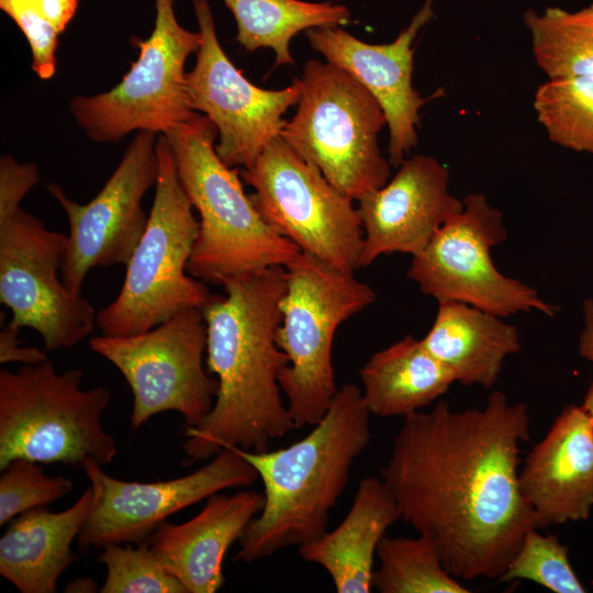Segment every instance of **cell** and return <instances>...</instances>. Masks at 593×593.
Listing matches in <instances>:
<instances>
[{"mask_svg": "<svg viewBox=\"0 0 593 593\" xmlns=\"http://www.w3.org/2000/svg\"><path fill=\"white\" fill-rule=\"evenodd\" d=\"M529 437L527 405L501 391L481 409L455 411L439 401L403 417L382 481L401 521L433 540L457 579L499 580L537 528L518 479Z\"/></svg>", "mask_w": 593, "mask_h": 593, "instance_id": "cell-1", "label": "cell"}, {"mask_svg": "<svg viewBox=\"0 0 593 593\" xmlns=\"http://www.w3.org/2000/svg\"><path fill=\"white\" fill-rule=\"evenodd\" d=\"M286 286L280 266L237 276L223 282L225 294H214L202 310L205 362L219 390L210 413L184 432V466L231 447L265 451L294 429L279 385L288 358L276 339Z\"/></svg>", "mask_w": 593, "mask_h": 593, "instance_id": "cell-2", "label": "cell"}, {"mask_svg": "<svg viewBox=\"0 0 593 593\" xmlns=\"http://www.w3.org/2000/svg\"><path fill=\"white\" fill-rule=\"evenodd\" d=\"M370 413L361 389L346 383L313 429L276 450L234 447L258 472L264 506L238 540L234 560L246 563L307 544L327 530L329 512L370 440Z\"/></svg>", "mask_w": 593, "mask_h": 593, "instance_id": "cell-3", "label": "cell"}, {"mask_svg": "<svg viewBox=\"0 0 593 593\" xmlns=\"http://www.w3.org/2000/svg\"><path fill=\"white\" fill-rule=\"evenodd\" d=\"M164 136L179 181L199 214L189 275L222 286L237 276L286 267L301 253L261 217L244 191L239 169L219 157L217 128L208 116L197 113Z\"/></svg>", "mask_w": 593, "mask_h": 593, "instance_id": "cell-4", "label": "cell"}, {"mask_svg": "<svg viewBox=\"0 0 593 593\" xmlns=\"http://www.w3.org/2000/svg\"><path fill=\"white\" fill-rule=\"evenodd\" d=\"M159 175L145 232L126 266L116 298L97 314L105 336L147 332L174 315L203 310L214 294L187 271L199 220L184 192L164 135H158Z\"/></svg>", "mask_w": 593, "mask_h": 593, "instance_id": "cell-5", "label": "cell"}, {"mask_svg": "<svg viewBox=\"0 0 593 593\" xmlns=\"http://www.w3.org/2000/svg\"><path fill=\"white\" fill-rule=\"evenodd\" d=\"M81 369L57 372L53 362L0 371V470L16 458L82 467L110 463L118 454L101 416L111 393L81 389Z\"/></svg>", "mask_w": 593, "mask_h": 593, "instance_id": "cell-6", "label": "cell"}, {"mask_svg": "<svg viewBox=\"0 0 593 593\" xmlns=\"http://www.w3.org/2000/svg\"><path fill=\"white\" fill-rule=\"evenodd\" d=\"M276 339L288 358L279 385L294 429L314 426L338 389L332 347L339 325L376 301L373 289L320 258L301 251L286 267Z\"/></svg>", "mask_w": 593, "mask_h": 593, "instance_id": "cell-7", "label": "cell"}, {"mask_svg": "<svg viewBox=\"0 0 593 593\" xmlns=\"http://www.w3.org/2000/svg\"><path fill=\"white\" fill-rule=\"evenodd\" d=\"M301 83L296 112L280 137L351 200L384 186L391 165L378 144L387 119L377 99L328 61H306Z\"/></svg>", "mask_w": 593, "mask_h": 593, "instance_id": "cell-8", "label": "cell"}, {"mask_svg": "<svg viewBox=\"0 0 593 593\" xmlns=\"http://www.w3.org/2000/svg\"><path fill=\"white\" fill-rule=\"evenodd\" d=\"M154 2L153 31L134 38L139 55L122 80L109 91L70 101L75 121L93 142L116 143L138 131L165 135L198 113L189 105L184 66L198 52L201 33L178 22L175 0Z\"/></svg>", "mask_w": 593, "mask_h": 593, "instance_id": "cell-9", "label": "cell"}, {"mask_svg": "<svg viewBox=\"0 0 593 593\" xmlns=\"http://www.w3.org/2000/svg\"><path fill=\"white\" fill-rule=\"evenodd\" d=\"M239 174L261 217L301 251L344 271L360 268L365 234L354 200L281 137Z\"/></svg>", "mask_w": 593, "mask_h": 593, "instance_id": "cell-10", "label": "cell"}, {"mask_svg": "<svg viewBox=\"0 0 593 593\" xmlns=\"http://www.w3.org/2000/svg\"><path fill=\"white\" fill-rule=\"evenodd\" d=\"M89 346L110 361L130 385L133 430L169 411L181 414L187 427H194L214 405L219 382L203 366L206 325L202 310L182 311L135 335L93 336Z\"/></svg>", "mask_w": 593, "mask_h": 593, "instance_id": "cell-11", "label": "cell"}, {"mask_svg": "<svg viewBox=\"0 0 593 593\" xmlns=\"http://www.w3.org/2000/svg\"><path fill=\"white\" fill-rule=\"evenodd\" d=\"M462 202V211L412 256L407 277L438 303H466L500 317L530 311L555 316L557 305L495 267L491 250L507 237L502 212L482 193Z\"/></svg>", "mask_w": 593, "mask_h": 593, "instance_id": "cell-12", "label": "cell"}, {"mask_svg": "<svg viewBox=\"0 0 593 593\" xmlns=\"http://www.w3.org/2000/svg\"><path fill=\"white\" fill-rule=\"evenodd\" d=\"M67 235L22 208L0 221V301L16 329L36 331L46 351L67 349L97 324L92 304L63 281Z\"/></svg>", "mask_w": 593, "mask_h": 593, "instance_id": "cell-13", "label": "cell"}, {"mask_svg": "<svg viewBox=\"0 0 593 593\" xmlns=\"http://www.w3.org/2000/svg\"><path fill=\"white\" fill-rule=\"evenodd\" d=\"M202 42L186 89L191 110L217 128L219 157L232 168H247L280 134L283 114L301 97V79L280 90L255 86L230 60L220 44L208 0H192Z\"/></svg>", "mask_w": 593, "mask_h": 593, "instance_id": "cell-14", "label": "cell"}, {"mask_svg": "<svg viewBox=\"0 0 593 593\" xmlns=\"http://www.w3.org/2000/svg\"><path fill=\"white\" fill-rule=\"evenodd\" d=\"M157 139L153 132H136L110 178L88 203L74 201L58 183L46 186L69 224L60 276L72 292L81 293L90 270L128 262L148 222L142 200L159 175Z\"/></svg>", "mask_w": 593, "mask_h": 593, "instance_id": "cell-15", "label": "cell"}, {"mask_svg": "<svg viewBox=\"0 0 593 593\" xmlns=\"http://www.w3.org/2000/svg\"><path fill=\"white\" fill-rule=\"evenodd\" d=\"M101 466L92 458L82 466L94 501L78 536L81 550L148 541L170 515L223 490L248 486L259 478L234 447L220 450L200 469L166 481H124L109 475Z\"/></svg>", "mask_w": 593, "mask_h": 593, "instance_id": "cell-16", "label": "cell"}, {"mask_svg": "<svg viewBox=\"0 0 593 593\" xmlns=\"http://www.w3.org/2000/svg\"><path fill=\"white\" fill-rule=\"evenodd\" d=\"M425 0L409 26L388 44H369L338 26L306 31L312 48L356 78L379 102L389 128V163L398 168L417 144L419 109L428 102L413 87L414 48L421 29L433 18Z\"/></svg>", "mask_w": 593, "mask_h": 593, "instance_id": "cell-17", "label": "cell"}, {"mask_svg": "<svg viewBox=\"0 0 593 593\" xmlns=\"http://www.w3.org/2000/svg\"><path fill=\"white\" fill-rule=\"evenodd\" d=\"M396 174L358 200L365 245L360 267L381 255L422 251L463 208L449 190V170L428 155L404 158Z\"/></svg>", "mask_w": 593, "mask_h": 593, "instance_id": "cell-18", "label": "cell"}, {"mask_svg": "<svg viewBox=\"0 0 593 593\" xmlns=\"http://www.w3.org/2000/svg\"><path fill=\"white\" fill-rule=\"evenodd\" d=\"M537 528L589 519L593 508V424L569 404L528 454L518 474Z\"/></svg>", "mask_w": 593, "mask_h": 593, "instance_id": "cell-19", "label": "cell"}, {"mask_svg": "<svg viewBox=\"0 0 593 593\" xmlns=\"http://www.w3.org/2000/svg\"><path fill=\"white\" fill-rule=\"evenodd\" d=\"M264 501V493L249 490L214 493L191 519L161 523L149 537V546L188 593H214L224 584L223 561L228 548L260 513Z\"/></svg>", "mask_w": 593, "mask_h": 593, "instance_id": "cell-20", "label": "cell"}, {"mask_svg": "<svg viewBox=\"0 0 593 593\" xmlns=\"http://www.w3.org/2000/svg\"><path fill=\"white\" fill-rule=\"evenodd\" d=\"M89 485L65 511L46 506L24 512L0 538V574L22 593H54L66 569L76 560L71 551L93 505Z\"/></svg>", "mask_w": 593, "mask_h": 593, "instance_id": "cell-21", "label": "cell"}, {"mask_svg": "<svg viewBox=\"0 0 593 593\" xmlns=\"http://www.w3.org/2000/svg\"><path fill=\"white\" fill-rule=\"evenodd\" d=\"M401 519L396 501L377 478L360 480L353 504L331 532L299 547L306 562L322 567L338 593H369L379 541Z\"/></svg>", "mask_w": 593, "mask_h": 593, "instance_id": "cell-22", "label": "cell"}, {"mask_svg": "<svg viewBox=\"0 0 593 593\" xmlns=\"http://www.w3.org/2000/svg\"><path fill=\"white\" fill-rule=\"evenodd\" d=\"M422 340L455 382L485 389L496 383L505 359L521 349L514 325L460 302L438 303L434 323Z\"/></svg>", "mask_w": 593, "mask_h": 593, "instance_id": "cell-23", "label": "cell"}, {"mask_svg": "<svg viewBox=\"0 0 593 593\" xmlns=\"http://www.w3.org/2000/svg\"><path fill=\"white\" fill-rule=\"evenodd\" d=\"M359 373L363 402L379 417L415 413L455 383L452 373L412 335L374 353Z\"/></svg>", "mask_w": 593, "mask_h": 593, "instance_id": "cell-24", "label": "cell"}, {"mask_svg": "<svg viewBox=\"0 0 593 593\" xmlns=\"http://www.w3.org/2000/svg\"><path fill=\"white\" fill-rule=\"evenodd\" d=\"M237 25V42L248 52L271 48L276 66L293 65L290 42L313 27L347 25V7L302 0H222Z\"/></svg>", "mask_w": 593, "mask_h": 593, "instance_id": "cell-25", "label": "cell"}, {"mask_svg": "<svg viewBox=\"0 0 593 593\" xmlns=\"http://www.w3.org/2000/svg\"><path fill=\"white\" fill-rule=\"evenodd\" d=\"M524 21L534 59L548 79L593 76V3L578 11H527Z\"/></svg>", "mask_w": 593, "mask_h": 593, "instance_id": "cell-26", "label": "cell"}, {"mask_svg": "<svg viewBox=\"0 0 593 593\" xmlns=\"http://www.w3.org/2000/svg\"><path fill=\"white\" fill-rule=\"evenodd\" d=\"M372 589L380 593H468L444 566L432 539L384 535L377 547Z\"/></svg>", "mask_w": 593, "mask_h": 593, "instance_id": "cell-27", "label": "cell"}, {"mask_svg": "<svg viewBox=\"0 0 593 593\" xmlns=\"http://www.w3.org/2000/svg\"><path fill=\"white\" fill-rule=\"evenodd\" d=\"M533 104L552 143L593 155V76L548 79Z\"/></svg>", "mask_w": 593, "mask_h": 593, "instance_id": "cell-28", "label": "cell"}, {"mask_svg": "<svg viewBox=\"0 0 593 593\" xmlns=\"http://www.w3.org/2000/svg\"><path fill=\"white\" fill-rule=\"evenodd\" d=\"M522 580L537 583L553 593L586 592L571 566L568 546L555 535H541L537 528L526 533L497 581Z\"/></svg>", "mask_w": 593, "mask_h": 593, "instance_id": "cell-29", "label": "cell"}, {"mask_svg": "<svg viewBox=\"0 0 593 593\" xmlns=\"http://www.w3.org/2000/svg\"><path fill=\"white\" fill-rule=\"evenodd\" d=\"M98 562L107 569L101 593H188L160 563L149 542L110 544L102 548Z\"/></svg>", "mask_w": 593, "mask_h": 593, "instance_id": "cell-30", "label": "cell"}, {"mask_svg": "<svg viewBox=\"0 0 593 593\" xmlns=\"http://www.w3.org/2000/svg\"><path fill=\"white\" fill-rule=\"evenodd\" d=\"M71 489V480L45 474L40 462L13 459L0 474V525L32 508L54 503Z\"/></svg>", "mask_w": 593, "mask_h": 593, "instance_id": "cell-31", "label": "cell"}, {"mask_svg": "<svg viewBox=\"0 0 593 593\" xmlns=\"http://www.w3.org/2000/svg\"><path fill=\"white\" fill-rule=\"evenodd\" d=\"M0 9L24 34L32 70L43 80L51 79L56 71L59 31L41 14L33 0H0Z\"/></svg>", "mask_w": 593, "mask_h": 593, "instance_id": "cell-32", "label": "cell"}, {"mask_svg": "<svg viewBox=\"0 0 593 593\" xmlns=\"http://www.w3.org/2000/svg\"><path fill=\"white\" fill-rule=\"evenodd\" d=\"M40 171L34 163H19L10 155L0 158V221L21 208L25 194L36 184Z\"/></svg>", "mask_w": 593, "mask_h": 593, "instance_id": "cell-33", "label": "cell"}, {"mask_svg": "<svg viewBox=\"0 0 593 593\" xmlns=\"http://www.w3.org/2000/svg\"><path fill=\"white\" fill-rule=\"evenodd\" d=\"M19 329L9 324L0 332V363L21 362L37 365L48 359L46 350L37 347L21 346Z\"/></svg>", "mask_w": 593, "mask_h": 593, "instance_id": "cell-34", "label": "cell"}, {"mask_svg": "<svg viewBox=\"0 0 593 593\" xmlns=\"http://www.w3.org/2000/svg\"><path fill=\"white\" fill-rule=\"evenodd\" d=\"M41 14L63 33L76 14L78 0H33Z\"/></svg>", "mask_w": 593, "mask_h": 593, "instance_id": "cell-35", "label": "cell"}, {"mask_svg": "<svg viewBox=\"0 0 593 593\" xmlns=\"http://www.w3.org/2000/svg\"><path fill=\"white\" fill-rule=\"evenodd\" d=\"M583 328L579 336L580 356L593 363V299H585L582 304Z\"/></svg>", "mask_w": 593, "mask_h": 593, "instance_id": "cell-36", "label": "cell"}, {"mask_svg": "<svg viewBox=\"0 0 593 593\" xmlns=\"http://www.w3.org/2000/svg\"><path fill=\"white\" fill-rule=\"evenodd\" d=\"M97 583L92 578H77L71 581H69L65 585V592L70 593H92L97 592L98 590Z\"/></svg>", "mask_w": 593, "mask_h": 593, "instance_id": "cell-37", "label": "cell"}, {"mask_svg": "<svg viewBox=\"0 0 593 593\" xmlns=\"http://www.w3.org/2000/svg\"><path fill=\"white\" fill-rule=\"evenodd\" d=\"M581 406L584 409L593 424V380L589 385Z\"/></svg>", "mask_w": 593, "mask_h": 593, "instance_id": "cell-38", "label": "cell"}]
</instances>
